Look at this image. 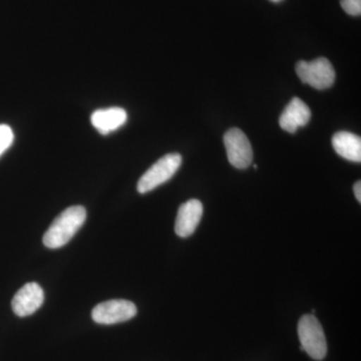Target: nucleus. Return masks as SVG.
I'll return each mask as SVG.
<instances>
[{
	"instance_id": "nucleus-5",
	"label": "nucleus",
	"mask_w": 361,
	"mask_h": 361,
	"mask_svg": "<svg viewBox=\"0 0 361 361\" xmlns=\"http://www.w3.org/2000/svg\"><path fill=\"white\" fill-rule=\"evenodd\" d=\"M137 307L130 301L123 299L104 301L92 310V317L99 324L111 325L126 322L137 315Z\"/></svg>"
},
{
	"instance_id": "nucleus-3",
	"label": "nucleus",
	"mask_w": 361,
	"mask_h": 361,
	"mask_svg": "<svg viewBox=\"0 0 361 361\" xmlns=\"http://www.w3.org/2000/svg\"><path fill=\"white\" fill-rule=\"evenodd\" d=\"M182 165V156L178 153L168 154L161 157L151 168L142 176L137 182V192L149 193L154 189L165 184L177 173Z\"/></svg>"
},
{
	"instance_id": "nucleus-10",
	"label": "nucleus",
	"mask_w": 361,
	"mask_h": 361,
	"mask_svg": "<svg viewBox=\"0 0 361 361\" xmlns=\"http://www.w3.org/2000/svg\"><path fill=\"white\" fill-rule=\"evenodd\" d=\"M127 120V111L118 106L97 110L90 116L92 125L102 135H108L120 129Z\"/></svg>"
},
{
	"instance_id": "nucleus-1",
	"label": "nucleus",
	"mask_w": 361,
	"mask_h": 361,
	"mask_svg": "<svg viewBox=\"0 0 361 361\" xmlns=\"http://www.w3.org/2000/svg\"><path fill=\"white\" fill-rule=\"evenodd\" d=\"M87 211L82 206H71L63 211L49 226L44 236V244L49 249L66 245L85 224Z\"/></svg>"
},
{
	"instance_id": "nucleus-15",
	"label": "nucleus",
	"mask_w": 361,
	"mask_h": 361,
	"mask_svg": "<svg viewBox=\"0 0 361 361\" xmlns=\"http://www.w3.org/2000/svg\"><path fill=\"white\" fill-rule=\"evenodd\" d=\"M270 1H272V2H280V1H282V0H270Z\"/></svg>"
},
{
	"instance_id": "nucleus-14",
	"label": "nucleus",
	"mask_w": 361,
	"mask_h": 361,
	"mask_svg": "<svg viewBox=\"0 0 361 361\" xmlns=\"http://www.w3.org/2000/svg\"><path fill=\"white\" fill-rule=\"evenodd\" d=\"M353 192H355L356 200L361 203V183L360 180L356 182L353 186Z\"/></svg>"
},
{
	"instance_id": "nucleus-9",
	"label": "nucleus",
	"mask_w": 361,
	"mask_h": 361,
	"mask_svg": "<svg viewBox=\"0 0 361 361\" xmlns=\"http://www.w3.org/2000/svg\"><path fill=\"white\" fill-rule=\"evenodd\" d=\"M310 118L311 111L307 104L298 97H294L280 116L279 125L282 130L294 134L299 128L307 125Z\"/></svg>"
},
{
	"instance_id": "nucleus-7",
	"label": "nucleus",
	"mask_w": 361,
	"mask_h": 361,
	"mask_svg": "<svg viewBox=\"0 0 361 361\" xmlns=\"http://www.w3.org/2000/svg\"><path fill=\"white\" fill-rule=\"evenodd\" d=\"M44 301V289L35 282H30L16 292L11 302V307L16 315L25 317L37 312L42 307Z\"/></svg>"
},
{
	"instance_id": "nucleus-11",
	"label": "nucleus",
	"mask_w": 361,
	"mask_h": 361,
	"mask_svg": "<svg viewBox=\"0 0 361 361\" xmlns=\"http://www.w3.org/2000/svg\"><path fill=\"white\" fill-rule=\"evenodd\" d=\"M332 146L339 156L345 160L360 163V137L348 132H339L332 137Z\"/></svg>"
},
{
	"instance_id": "nucleus-13",
	"label": "nucleus",
	"mask_w": 361,
	"mask_h": 361,
	"mask_svg": "<svg viewBox=\"0 0 361 361\" xmlns=\"http://www.w3.org/2000/svg\"><path fill=\"white\" fill-rule=\"evenodd\" d=\"M341 4L343 11L349 16H360L361 0H341Z\"/></svg>"
},
{
	"instance_id": "nucleus-4",
	"label": "nucleus",
	"mask_w": 361,
	"mask_h": 361,
	"mask_svg": "<svg viewBox=\"0 0 361 361\" xmlns=\"http://www.w3.org/2000/svg\"><path fill=\"white\" fill-rule=\"evenodd\" d=\"M296 73L303 84L316 90H326L334 84L336 71L329 59L319 58L312 61H299Z\"/></svg>"
},
{
	"instance_id": "nucleus-2",
	"label": "nucleus",
	"mask_w": 361,
	"mask_h": 361,
	"mask_svg": "<svg viewBox=\"0 0 361 361\" xmlns=\"http://www.w3.org/2000/svg\"><path fill=\"white\" fill-rule=\"evenodd\" d=\"M298 336L301 350L311 358L322 360L326 356L327 343L324 331L317 318L312 314L302 316L298 323Z\"/></svg>"
},
{
	"instance_id": "nucleus-6",
	"label": "nucleus",
	"mask_w": 361,
	"mask_h": 361,
	"mask_svg": "<svg viewBox=\"0 0 361 361\" xmlns=\"http://www.w3.org/2000/svg\"><path fill=\"white\" fill-rule=\"evenodd\" d=\"M224 144L228 160L233 167L247 169L253 161V149L247 135L238 128H233L226 133Z\"/></svg>"
},
{
	"instance_id": "nucleus-8",
	"label": "nucleus",
	"mask_w": 361,
	"mask_h": 361,
	"mask_svg": "<svg viewBox=\"0 0 361 361\" xmlns=\"http://www.w3.org/2000/svg\"><path fill=\"white\" fill-rule=\"evenodd\" d=\"M203 216V204L196 199L185 202L180 206L176 218L175 232L182 238L191 236L198 227Z\"/></svg>"
},
{
	"instance_id": "nucleus-12",
	"label": "nucleus",
	"mask_w": 361,
	"mask_h": 361,
	"mask_svg": "<svg viewBox=\"0 0 361 361\" xmlns=\"http://www.w3.org/2000/svg\"><path fill=\"white\" fill-rule=\"evenodd\" d=\"M14 141L13 130L9 126L0 125V157L11 148Z\"/></svg>"
}]
</instances>
